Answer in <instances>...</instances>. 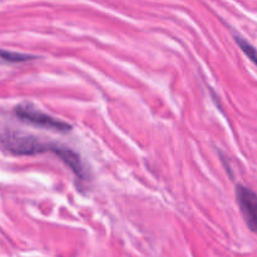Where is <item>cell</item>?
I'll return each mask as SVG.
<instances>
[{"label": "cell", "instance_id": "obj_2", "mask_svg": "<svg viewBox=\"0 0 257 257\" xmlns=\"http://www.w3.org/2000/svg\"><path fill=\"white\" fill-rule=\"evenodd\" d=\"M14 113L23 122L37 125V127L54 130L60 133H67L72 130V125L69 123L64 122L62 119H58L55 117H52V115L37 109L34 105L29 104V103H23V104L17 105Z\"/></svg>", "mask_w": 257, "mask_h": 257}, {"label": "cell", "instance_id": "obj_3", "mask_svg": "<svg viewBox=\"0 0 257 257\" xmlns=\"http://www.w3.org/2000/svg\"><path fill=\"white\" fill-rule=\"evenodd\" d=\"M236 200L247 227L257 233V195L246 186L238 185L236 187Z\"/></svg>", "mask_w": 257, "mask_h": 257}, {"label": "cell", "instance_id": "obj_5", "mask_svg": "<svg viewBox=\"0 0 257 257\" xmlns=\"http://www.w3.org/2000/svg\"><path fill=\"white\" fill-rule=\"evenodd\" d=\"M236 43H237L238 47L241 48L243 53L250 58V60H252V63H255L257 65V49L253 45H251L250 43L247 42L246 39H243L242 37H236Z\"/></svg>", "mask_w": 257, "mask_h": 257}, {"label": "cell", "instance_id": "obj_4", "mask_svg": "<svg viewBox=\"0 0 257 257\" xmlns=\"http://www.w3.org/2000/svg\"><path fill=\"white\" fill-rule=\"evenodd\" d=\"M0 58L10 63H23V62H29V60L35 59L37 57L30 54H24V53L9 52V50L0 49Z\"/></svg>", "mask_w": 257, "mask_h": 257}, {"label": "cell", "instance_id": "obj_1", "mask_svg": "<svg viewBox=\"0 0 257 257\" xmlns=\"http://www.w3.org/2000/svg\"><path fill=\"white\" fill-rule=\"evenodd\" d=\"M0 145L3 146L7 152L14 156H34L43 155V153H53L60 158L65 166L72 170V172L80 180H85L84 166H83L80 157L70 148L65 146L57 145L52 142H43L38 137L32 135H22V133L5 132L0 136Z\"/></svg>", "mask_w": 257, "mask_h": 257}]
</instances>
